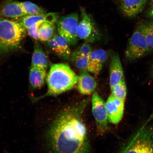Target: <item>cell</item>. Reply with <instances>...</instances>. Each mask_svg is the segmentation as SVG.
<instances>
[{
  "mask_svg": "<svg viewBox=\"0 0 153 153\" xmlns=\"http://www.w3.org/2000/svg\"><path fill=\"white\" fill-rule=\"evenodd\" d=\"M150 75L151 76L153 77V62L152 65V67H151L150 70Z\"/></svg>",
  "mask_w": 153,
  "mask_h": 153,
  "instance_id": "27",
  "label": "cell"
},
{
  "mask_svg": "<svg viewBox=\"0 0 153 153\" xmlns=\"http://www.w3.org/2000/svg\"><path fill=\"white\" fill-rule=\"evenodd\" d=\"M26 29L18 21L0 19V54L20 48Z\"/></svg>",
  "mask_w": 153,
  "mask_h": 153,
  "instance_id": "3",
  "label": "cell"
},
{
  "mask_svg": "<svg viewBox=\"0 0 153 153\" xmlns=\"http://www.w3.org/2000/svg\"><path fill=\"white\" fill-rule=\"evenodd\" d=\"M78 91L82 94L89 95L96 89L97 83L87 71H80L77 83Z\"/></svg>",
  "mask_w": 153,
  "mask_h": 153,
  "instance_id": "13",
  "label": "cell"
},
{
  "mask_svg": "<svg viewBox=\"0 0 153 153\" xmlns=\"http://www.w3.org/2000/svg\"><path fill=\"white\" fill-rule=\"evenodd\" d=\"M152 51L149 47L139 25L128 42L125 51L126 58L129 61L136 60Z\"/></svg>",
  "mask_w": 153,
  "mask_h": 153,
  "instance_id": "5",
  "label": "cell"
},
{
  "mask_svg": "<svg viewBox=\"0 0 153 153\" xmlns=\"http://www.w3.org/2000/svg\"><path fill=\"white\" fill-rule=\"evenodd\" d=\"M92 112L94 118L97 131L103 133L108 127V116L105 102L97 92L94 93L91 99Z\"/></svg>",
  "mask_w": 153,
  "mask_h": 153,
  "instance_id": "7",
  "label": "cell"
},
{
  "mask_svg": "<svg viewBox=\"0 0 153 153\" xmlns=\"http://www.w3.org/2000/svg\"><path fill=\"white\" fill-rule=\"evenodd\" d=\"M140 30L150 48L153 50V21L139 25Z\"/></svg>",
  "mask_w": 153,
  "mask_h": 153,
  "instance_id": "20",
  "label": "cell"
},
{
  "mask_svg": "<svg viewBox=\"0 0 153 153\" xmlns=\"http://www.w3.org/2000/svg\"><path fill=\"white\" fill-rule=\"evenodd\" d=\"M88 101L68 107L62 111L47 133L52 153H88L87 129L82 115Z\"/></svg>",
  "mask_w": 153,
  "mask_h": 153,
  "instance_id": "1",
  "label": "cell"
},
{
  "mask_svg": "<svg viewBox=\"0 0 153 153\" xmlns=\"http://www.w3.org/2000/svg\"><path fill=\"white\" fill-rule=\"evenodd\" d=\"M55 22L45 20L40 24L38 28L39 40L45 42L52 39L56 34V26Z\"/></svg>",
  "mask_w": 153,
  "mask_h": 153,
  "instance_id": "18",
  "label": "cell"
},
{
  "mask_svg": "<svg viewBox=\"0 0 153 153\" xmlns=\"http://www.w3.org/2000/svg\"><path fill=\"white\" fill-rule=\"evenodd\" d=\"M78 80V76L68 64L58 63L51 65L46 77L47 93L33 100L36 102L44 97L55 96L70 91L75 87Z\"/></svg>",
  "mask_w": 153,
  "mask_h": 153,
  "instance_id": "2",
  "label": "cell"
},
{
  "mask_svg": "<svg viewBox=\"0 0 153 153\" xmlns=\"http://www.w3.org/2000/svg\"><path fill=\"white\" fill-rule=\"evenodd\" d=\"M25 14L26 15H38L46 14L45 11L37 5L31 2H21Z\"/></svg>",
  "mask_w": 153,
  "mask_h": 153,
  "instance_id": "21",
  "label": "cell"
},
{
  "mask_svg": "<svg viewBox=\"0 0 153 153\" xmlns=\"http://www.w3.org/2000/svg\"><path fill=\"white\" fill-rule=\"evenodd\" d=\"M111 89V95L120 100L125 101L127 96V89L124 77L117 85Z\"/></svg>",
  "mask_w": 153,
  "mask_h": 153,
  "instance_id": "22",
  "label": "cell"
},
{
  "mask_svg": "<svg viewBox=\"0 0 153 153\" xmlns=\"http://www.w3.org/2000/svg\"><path fill=\"white\" fill-rule=\"evenodd\" d=\"M108 57V53L104 49L93 51L89 57L87 71L95 75L99 74Z\"/></svg>",
  "mask_w": 153,
  "mask_h": 153,
  "instance_id": "12",
  "label": "cell"
},
{
  "mask_svg": "<svg viewBox=\"0 0 153 153\" xmlns=\"http://www.w3.org/2000/svg\"><path fill=\"white\" fill-rule=\"evenodd\" d=\"M58 14L49 13L38 15H26L17 20L23 27L28 29L32 25L40 21L50 20L56 22L58 20Z\"/></svg>",
  "mask_w": 153,
  "mask_h": 153,
  "instance_id": "15",
  "label": "cell"
},
{
  "mask_svg": "<svg viewBox=\"0 0 153 153\" xmlns=\"http://www.w3.org/2000/svg\"><path fill=\"white\" fill-rule=\"evenodd\" d=\"M5 153H8L6 152Z\"/></svg>",
  "mask_w": 153,
  "mask_h": 153,
  "instance_id": "30",
  "label": "cell"
},
{
  "mask_svg": "<svg viewBox=\"0 0 153 153\" xmlns=\"http://www.w3.org/2000/svg\"><path fill=\"white\" fill-rule=\"evenodd\" d=\"M89 57L72 55V62L73 64L80 71H87L88 62Z\"/></svg>",
  "mask_w": 153,
  "mask_h": 153,
  "instance_id": "23",
  "label": "cell"
},
{
  "mask_svg": "<svg viewBox=\"0 0 153 153\" xmlns=\"http://www.w3.org/2000/svg\"><path fill=\"white\" fill-rule=\"evenodd\" d=\"M47 76L46 69L31 66L29 73L30 85L31 89H39L42 87Z\"/></svg>",
  "mask_w": 153,
  "mask_h": 153,
  "instance_id": "17",
  "label": "cell"
},
{
  "mask_svg": "<svg viewBox=\"0 0 153 153\" xmlns=\"http://www.w3.org/2000/svg\"><path fill=\"white\" fill-rule=\"evenodd\" d=\"M49 60L45 51L37 41L34 40V50L32 57L31 66L47 70Z\"/></svg>",
  "mask_w": 153,
  "mask_h": 153,
  "instance_id": "16",
  "label": "cell"
},
{
  "mask_svg": "<svg viewBox=\"0 0 153 153\" xmlns=\"http://www.w3.org/2000/svg\"><path fill=\"white\" fill-rule=\"evenodd\" d=\"M92 51L91 45L88 42H85L78 47L72 55L89 57Z\"/></svg>",
  "mask_w": 153,
  "mask_h": 153,
  "instance_id": "24",
  "label": "cell"
},
{
  "mask_svg": "<svg viewBox=\"0 0 153 153\" xmlns=\"http://www.w3.org/2000/svg\"><path fill=\"white\" fill-rule=\"evenodd\" d=\"M82 16L81 22L78 25V38L87 42H92L99 37L98 32L95 27L90 15H88L83 7L80 8Z\"/></svg>",
  "mask_w": 153,
  "mask_h": 153,
  "instance_id": "8",
  "label": "cell"
},
{
  "mask_svg": "<svg viewBox=\"0 0 153 153\" xmlns=\"http://www.w3.org/2000/svg\"><path fill=\"white\" fill-rule=\"evenodd\" d=\"M150 15L153 18V7L150 11Z\"/></svg>",
  "mask_w": 153,
  "mask_h": 153,
  "instance_id": "28",
  "label": "cell"
},
{
  "mask_svg": "<svg viewBox=\"0 0 153 153\" xmlns=\"http://www.w3.org/2000/svg\"><path fill=\"white\" fill-rule=\"evenodd\" d=\"M78 22V16L76 13L61 17L57 21L58 34L66 39L70 45H74L77 43Z\"/></svg>",
  "mask_w": 153,
  "mask_h": 153,
  "instance_id": "6",
  "label": "cell"
},
{
  "mask_svg": "<svg viewBox=\"0 0 153 153\" xmlns=\"http://www.w3.org/2000/svg\"><path fill=\"white\" fill-rule=\"evenodd\" d=\"M53 38L62 53V59L68 60L71 56V51L68 41L58 34H55Z\"/></svg>",
  "mask_w": 153,
  "mask_h": 153,
  "instance_id": "19",
  "label": "cell"
},
{
  "mask_svg": "<svg viewBox=\"0 0 153 153\" xmlns=\"http://www.w3.org/2000/svg\"><path fill=\"white\" fill-rule=\"evenodd\" d=\"M122 153H153V128L147 127L139 131Z\"/></svg>",
  "mask_w": 153,
  "mask_h": 153,
  "instance_id": "4",
  "label": "cell"
},
{
  "mask_svg": "<svg viewBox=\"0 0 153 153\" xmlns=\"http://www.w3.org/2000/svg\"><path fill=\"white\" fill-rule=\"evenodd\" d=\"M44 21L36 23L32 25L27 29V32L28 35L30 37L36 41L39 40V36L38 35V27L40 24Z\"/></svg>",
  "mask_w": 153,
  "mask_h": 153,
  "instance_id": "25",
  "label": "cell"
},
{
  "mask_svg": "<svg viewBox=\"0 0 153 153\" xmlns=\"http://www.w3.org/2000/svg\"><path fill=\"white\" fill-rule=\"evenodd\" d=\"M124 77L123 71L118 55H113L110 65V84L111 89L119 83Z\"/></svg>",
  "mask_w": 153,
  "mask_h": 153,
  "instance_id": "14",
  "label": "cell"
},
{
  "mask_svg": "<svg viewBox=\"0 0 153 153\" xmlns=\"http://www.w3.org/2000/svg\"><path fill=\"white\" fill-rule=\"evenodd\" d=\"M45 43L46 45L49 48L51 51L54 52L58 56L62 58V54L60 49L57 45L56 42H55L53 38H52L49 41L44 42Z\"/></svg>",
  "mask_w": 153,
  "mask_h": 153,
  "instance_id": "26",
  "label": "cell"
},
{
  "mask_svg": "<svg viewBox=\"0 0 153 153\" xmlns=\"http://www.w3.org/2000/svg\"><path fill=\"white\" fill-rule=\"evenodd\" d=\"M148 0H122L120 8L122 14L129 18L136 16L145 9Z\"/></svg>",
  "mask_w": 153,
  "mask_h": 153,
  "instance_id": "11",
  "label": "cell"
},
{
  "mask_svg": "<svg viewBox=\"0 0 153 153\" xmlns=\"http://www.w3.org/2000/svg\"><path fill=\"white\" fill-rule=\"evenodd\" d=\"M151 1H152V3H153V0H151Z\"/></svg>",
  "mask_w": 153,
  "mask_h": 153,
  "instance_id": "29",
  "label": "cell"
},
{
  "mask_svg": "<svg viewBox=\"0 0 153 153\" xmlns=\"http://www.w3.org/2000/svg\"><path fill=\"white\" fill-rule=\"evenodd\" d=\"M105 104L109 121L113 124L119 123L123 117L124 101L111 95Z\"/></svg>",
  "mask_w": 153,
  "mask_h": 153,
  "instance_id": "9",
  "label": "cell"
},
{
  "mask_svg": "<svg viewBox=\"0 0 153 153\" xmlns=\"http://www.w3.org/2000/svg\"><path fill=\"white\" fill-rule=\"evenodd\" d=\"M26 15L22 8L21 2L8 0L0 7V19H10L18 20Z\"/></svg>",
  "mask_w": 153,
  "mask_h": 153,
  "instance_id": "10",
  "label": "cell"
}]
</instances>
